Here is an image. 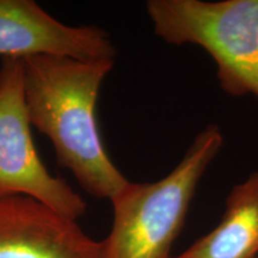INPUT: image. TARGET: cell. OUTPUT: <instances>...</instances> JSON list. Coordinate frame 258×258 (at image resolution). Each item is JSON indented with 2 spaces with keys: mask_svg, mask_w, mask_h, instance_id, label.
<instances>
[{
  "mask_svg": "<svg viewBox=\"0 0 258 258\" xmlns=\"http://www.w3.org/2000/svg\"><path fill=\"white\" fill-rule=\"evenodd\" d=\"M22 60L31 125L49 139L60 165L86 192L111 201L129 180L106 153L96 105L114 60L46 55Z\"/></svg>",
  "mask_w": 258,
  "mask_h": 258,
  "instance_id": "cell-1",
  "label": "cell"
},
{
  "mask_svg": "<svg viewBox=\"0 0 258 258\" xmlns=\"http://www.w3.org/2000/svg\"><path fill=\"white\" fill-rule=\"evenodd\" d=\"M222 144L220 129L209 124L169 175L153 183L129 182L111 200L114 220L103 240L104 258H170L200 179Z\"/></svg>",
  "mask_w": 258,
  "mask_h": 258,
  "instance_id": "cell-2",
  "label": "cell"
},
{
  "mask_svg": "<svg viewBox=\"0 0 258 258\" xmlns=\"http://www.w3.org/2000/svg\"><path fill=\"white\" fill-rule=\"evenodd\" d=\"M146 10L157 36L207 51L225 92L258 101V0H150Z\"/></svg>",
  "mask_w": 258,
  "mask_h": 258,
  "instance_id": "cell-3",
  "label": "cell"
},
{
  "mask_svg": "<svg viewBox=\"0 0 258 258\" xmlns=\"http://www.w3.org/2000/svg\"><path fill=\"white\" fill-rule=\"evenodd\" d=\"M24 195L78 220L85 200L66 180L54 177L38 156L24 97L23 60L0 66V199Z\"/></svg>",
  "mask_w": 258,
  "mask_h": 258,
  "instance_id": "cell-4",
  "label": "cell"
},
{
  "mask_svg": "<svg viewBox=\"0 0 258 258\" xmlns=\"http://www.w3.org/2000/svg\"><path fill=\"white\" fill-rule=\"evenodd\" d=\"M114 60L110 35L97 25H67L32 0H0V56Z\"/></svg>",
  "mask_w": 258,
  "mask_h": 258,
  "instance_id": "cell-5",
  "label": "cell"
},
{
  "mask_svg": "<svg viewBox=\"0 0 258 258\" xmlns=\"http://www.w3.org/2000/svg\"><path fill=\"white\" fill-rule=\"evenodd\" d=\"M0 258H104L77 220L24 195L0 199Z\"/></svg>",
  "mask_w": 258,
  "mask_h": 258,
  "instance_id": "cell-6",
  "label": "cell"
},
{
  "mask_svg": "<svg viewBox=\"0 0 258 258\" xmlns=\"http://www.w3.org/2000/svg\"><path fill=\"white\" fill-rule=\"evenodd\" d=\"M177 258H258V171L232 189L217 227Z\"/></svg>",
  "mask_w": 258,
  "mask_h": 258,
  "instance_id": "cell-7",
  "label": "cell"
}]
</instances>
